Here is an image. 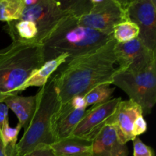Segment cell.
Masks as SVG:
<instances>
[{
    "instance_id": "1",
    "label": "cell",
    "mask_w": 156,
    "mask_h": 156,
    "mask_svg": "<svg viewBox=\"0 0 156 156\" xmlns=\"http://www.w3.org/2000/svg\"><path fill=\"white\" fill-rule=\"evenodd\" d=\"M114 38L94 51L62 64L54 73L55 85L62 105L76 95H85L101 85H111L117 62Z\"/></svg>"
},
{
    "instance_id": "2",
    "label": "cell",
    "mask_w": 156,
    "mask_h": 156,
    "mask_svg": "<svg viewBox=\"0 0 156 156\" xmlns=\"http://www.w3.org/2000/svg\"><path fill=\"white\" fill-rule=\"evenodd\" d=\"M107 35L87 27L75 16L65 17L41 44L44 62H48L62 54H68V62L94 51L112 39Z\"/></svg>"
},
{
    "instance_id": "3",
    "label": "cell",
    "mask_w": 156,
    "mask_h": 156,
    "mask_svg": "<svg viewBox=\"0 0 156 156\" xmlns=\"http://www.w3.org/2000/svg\"><path fill=\"white\" fill-rule=\"evenodd\" d=\"M36 96L34 114L24 135L17 143L15 156H24L37 148L51 146L54 143L52 134V119L62 105L56 88L54 74L44 86L39 88Z\"/></svg>"
},
{
    "instance_id": "4",
    "label": "cell",
    "mask_w": 156,
    "mask_h": 156,
    "mask_svg": "<svg viewBox=\"0 0 156 156\" xmlns=\"http://www.w3.org/2000/svg\"><path fill=\"white\" fill-rule=\"evenodd\" d=\"M44 63L41 44L12 42L0 55V102L15 91Z\"/></svg>"
},
{
    "instance_id": "5",
    "label": "cell",
    "mask_w": 156,
    "mask_h": 156,
    "mask_svg": "<svg viewBox=\"0 0 156 156\" xmlns=\"http://www.w3.org/2000/svg\"><path fill=\"white\" fill-rule=\"evenodd\" d=\"M111 85L123 90L141 107L143 115L152 113L156 102V59L126 69L117 68Z\"/></svg>"
},
{
    "instance_id": "6",
    "label": "cell",
    "mask_w": 156,
    "mask_h": 156,
    "mask_svg": "<svg viewBox=\"0 0 156 156\" xmlns=\"http://www.w3.org/2000/svg\"><path fill=\"white\" fill-rule=\"evenodd\" d=\"M92 8L87 15L78 18L87 27L107 35H112L114 27L122 21L129 20L126 0H91Z\"/></svg>"
},
{
    "instance_id": "7",
    "label": "cell",
    "mask_w": 156,
    "mask_h": 156,
    "mask_svg": "<svg viewBox=\"0 0 156 156\" xmlns=\"http://www.w3.org/2000/svg\"><path fill=\"white\" fill-rule=\"evenodd\" d=\"M69 15L56 0H39L37 4L24 6L19 20L32 21L37 27V44H41L50 32Z\"/></svg>"
},
{
    "instance_id": "8",
    "label": "cell",
    "mask_w": 156,
    "mask_h": 156,
    "mask_svg": "<svg viewBox=\"0 0 156 156\" xmlns=\"http://www.w3.org/2000/svg\"><path fill=\"white\" fill-rule=\"evenodd\" d=\"M126 10L140 29L139 39L146 48L156 51V0L126 1Z\"/></svg>"
},
{
    "instance_id": "9",
    "label": "cell",
    "mask_w": 156,
    "mask_h": 156,
    "mask_svg": "<svg viewBox=\"0 0 156 156\" xmlns=\"http://www.w3.org/2000/svg\"><path fill=\"white\" fill-rule=\"evenodd\" d=\"M121 100V98H115L102 104L93 105L92 108L87 110L71 136L92 141L106 125L107 120L114 114Z\"/></svg>"
},
{
    "instance_id": "10",
    "label": "cell",
    "mask_w": 156,
    "mask_h": 156,
    "mask_svg": "<svg viewBox=\"0 0 156 156\" xmlns=\"http://www.w3.org/2000/svg\"><path fill=\"white\" fill-rule=\"evenodd\" d=\"M143 115L141 107L131 100H121L114 114L107 120L106 125L115 129L119 141L123 144L133 141L132 129L136 119Z\"/></svg>"
},
{
    "instance_id": "11",
    "label": "cell",
    "mask_w": 156,
    "mask_h": 156,
    "mask_svg": "<svg viewBox=\"0 0 156 156\" xmlns=\"http://www.w3.org/2000/svg\"><path fill=\"white\" fill-rule=\"evenodd\" d=\"M86 111L87 109H75L69 102L61 105L52 119L51 128L53 141L57 142L71 136Z\"/></svg>"
},
{
    "instance_id": "12",
    "label": "cell",
    "mask_w": 156,
    "mask_h": 156,
    "mask_svg": "<svg viewBox=\"0 0 156 156\" xmlns=\"http://www.w3.org/2000/svg\"><path fill=\"white\" fill-rule=\"evenodd\" d=\"M155 52L146 48L138 37L123 44L117 43L115 55L118 69H126L151 60L156 58Z\"/></svg>"
},
{
    "instance_id": "13",
    "label": "cell",
    "mask_w": 156,
    "mask_h": 156,
    "mask_svg": "<svg viewBox=\"0 0 156 156\" xmlns=\"http://www.w3.org/2000/svg\"><path fill=\"white\" fill-rule=\"evenodd\" d=\"M126 144L118 140L112 126L105 125L92 140V156H128Z\"/></svg>"
},
{
    "instance_id": "14",
    "label": "cell",
    "mask_w": 156,
    "mask_h": 156,
    "mask_svg": "<svg viewBox=\"0 0 156 156\" xmlns=\"http://www.w3.org/2000/svg\"><path fill=\"white\" fill-rule=\"evenodd\" d=\"M4 102L18 119V123L25 130L32 120L37 105V96H22L19 94L6 98Z\"/></svg>"
},
{
    "instance_id": "15",
    "label": "cell",
    "mask_w": 156,
    "mask_h": 156,
    "mask_svg": "<svg viewBox=\"0 0 156 156\" xmlns=\"http://www.w3.org/2000/svg\"><path fill=\"white\" fill-rule=\"evenodd\" d=\"M68 54H62L58 56L56 59L46 62L40 67L38 69L35 70L28 79L24 82L20 88L15 91V94H18L21 91H24L30 87H40L44 86L50 77L57 71L58 69L66 63L68 59Z\"/></svg>"
},
{
    "instance_id": "16",
    "label": "cell",
    "mask_w": 156,
    "mask_h": 156,
    "mask_svg": "<svg viewBox=\"0 0 156 156\" xmlns=\"http://www.w3.org/2000/svg\"><path fill=\"white\" fill-rule=\"evenodd\" d=\"M55 156H92V141L70 136L50 146Z\"/></svg>"
},
{
    "instance_id": "17",
    "label": "cell",
    "mask_w": 156,
    "mask_h": 156,
    "mask_svg": "<svg viewBox=\"0 0 156 156\" xmlns=\"http://www.w3.org/2000/svg\"><path fill=\"white\" fill-rule=\"evenodd\" d=\"M3 30L9 35L12 42L37 44V27L32 21L26 20L10 21L3 27Z\"/></svg>"
},
{
    "instance_id": "18",
    "label": "cell",
    "mask_w": 156,
    "mask_h": 156,
    "mask_svg": "<svg viewBox=\"0 0 156 156\" xmlns=\"http://www.w3.org/2000/svg\"><path fill=\"white\" fill-rule=\"evenodd\" d=\"M140 29L131 20L122 21L117 24L113 30L112 36L116 42L119 44L129 42L139 37Z\"/></svg>"
},
{
    "instance_id": "19",
    "label": "cell",
    "mask_w": 156,
    "mask_h": 156,
    "mask_svg": "<svg viewBox=\"0 0 156 156\" xmlns=\"http://www.w3.org/2000/svg\"><path fill=\"white\" fill-rule=\"evenodd\" d=\"M24 9L22 0H0V21L19 20Z\"/></svg>"
},
{
    "instance_id": "20",
    "label": "cell",
    "mask_w": 156,
    "mask_h": 156,
    "mask_svg": "<svg viewBox=\"0 0 156 156\" xmlns=\"http://www.w3.org/2000/svg\"><path fill=\"white\" fill-rule=\"evenodd\" d=\"M115 88L111 87V85H101L90 90L84 95L87 107L99 105L111 99Z\"/></svg>"
},
{
    "instance_id": "21",
    "label": "cell",
    "mask_w": 156,
    "mask_h": 156,
    "mask_svg": "<svg viewBox=\"0 0 156 156\" xmlns=\"http://www.w3.org/2000/svg\"><path fill=\"white\" fill-rule=\"evenodd\" d=\"M59 2L69 15L77 18L87 15L92 8L91 0H66L59 1Z\"/></svg>"
},
{
    "instance_id": "22",
    "label": "cell",
    "mask_w": 156,
    "mask_h": 156,
    "mask_svg": "<svg viewBox=\"0 0 156 156\" xmlns=\"http://www.w3.org/2000/svg\"><path fill=\"white\" fill-rule=\"evenodd\" d=\"M21 128L22 127L20 123H18L15 127H11L9 123H8L3 126L0 131V135L3 144L10 156H15V147L18 141V134Z\"/></svg>"
},
{
    "instance_id": "23",
    "label": "cell",
    "mask_w": 156,
    "mask_h": 156,
    "mask_svg": "<svg viewBox=\"0 0 156 156\" xmlns=\"http://www.w3.org/2000/svg\"><path fill=\"white\" fill-rule=\"evenodd\" d=\"M133 156H155L153 149L143 143L140 137H136L133 140Z\"/></svg>"
},
{
    "instance_id": "24",
    "label": "cell",
    "mask_w": 156,
    "mask_h": 156,
    "mask_svg": "<svg viewBox=\"0 0 156 156\" xmlns=\"http://www.w3.org/2000/svg\"><path fill=\"white\" fill-rule=\"evenodd\" d=\"M147 123L146 120L144 119V117L143 115L140 116L135 120L133 123L132 129V135L134 138L139 137L142 134L145 133L147 130Z\"/></svg>"
},
{
    "instance_id": "25",
    "label": "cell",
    "mask_w": 156,
    "mask_h": 156,
    "mask_svg": "<svg viewBox=\"0 0 156 156\" xmlns=\"http://www.w3.org/2000/svg\"><path fill=\"white\" fill-rule=\"evenodd\" d=\"M24 156H55V154L50 146H44L37 148L36 149Z\"/></svg>"
},
{
    "instance_id": "26",
    "label": "cell",
    "mask_w": 156,
    "mask_h": 156,
    "mask_svg": "<svg viewBox=\"0 0 156 156\" xmlns=\"http://www.w3.org/2000/svg\"><path fill=\"white\" fill-rule=\"evenodd\" d=\"M69 102L71 105V106L75 109H87V108H88L86 103H85L84 95L74 96V97L72 98V99Z\"/></svg>"
},
{
    "instance_id": "27",
    "label": "cell",
    "mask_w": 156,
    "mask_h": 156,
    "mask_svg": "<svg viewBox=\"0 0 156 156\" xmlns=\"http://www.w3.org/2000/svg\"><path fill=\"white\" fill-rule=\"evenodd\" d=\"M9 123V108L4 102H0V131L4 125Z\"/></svg>"
},
{
    "instance_id": "28",
    "label": "cell",
    "mask_w": 156,
    "mask_h": 156,
    "mask_svg": "<svg viewBox=\"0 0 156 156\" xmlns=\"http://www.w3.org/2000/svg\"><path fill=\"white\" fill-rule=\"evenodd\" d=\"M0 156H10L9 153L8 152L7 149L5 147L3 142L2 140L1 135H0Z\"/></svg>"
},
{
    "instance_id": "29",
    "label": "cell",
    "mask_w": 156,
    "mask_h": 156,
    "mask_svg": "<svg viewBox=\"0 0 156 156\" xmlns=\"http://www.w3.org/2000/svg\"><path fill=\"white\" fill-rule=\"evenodd\" d=\"M24 6H30L37 4L39 0H22Z\"/></svg>"
},
{
    "instance_id": "30",
    "label": "cell",
    "mask_w": 156,
    "mask_h": 156,
    "mask_svg": "<svg viewBox=\"0 0 156 156\" xmlns=\"http://www.w3.org/2000/svg\"><path fill=\"white\" fill-rule=\"evenodd\" d=\"M6 50V47L5 48H4V49H2V50H0V55L2 54V53H3L5 52V50Z\"/></svg>"
}]
</instances>
